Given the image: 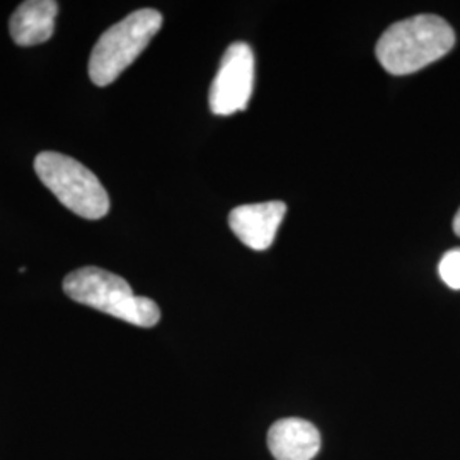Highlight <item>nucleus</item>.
Here are the masks:
<instances>
[{"mask_svg": "<svg viewBox=\"0 0 460 460\" xmlns=\"http://www.w3.org/2000/svg\"><path fill=\"white\" fill-rule=\"evenodd\" d=\"M456 45V33L444 17H410L393 24L376 47L378 64L393 75H408L440 60Z\"/></svg>", "mask_w": 460, "mask_h": 460, "instance_id": "obj_1", "label": "nucleus"}, {"mask_svg": "<svg viewBox=\"0 0 460 460\" xmlns=\"http://www.w3.org/2000/svg\"><path fill=\"white\" fill-rule=\"evenodd\" d=\"M64 292L79 304L138 328H154L161 319V309L152 298L135 296L127 279L96 266L68 273Z\"/></svg>", "mask_w": 460, "mask_h": 460, "instance_id": "obj_2", "label": "nucleus"}, {"mask_svg": "<svg viewBox=\"0 0 460 460\" xmlns=\"http://www.w3.org/2000/svg\"><path fill=\"white\" fill-rule=\"evenodd\" d=\"M161 28L163 14L159 11L140 9L101 34L89 58V77L93 84L106 87L115 83L147 49Z\"/></svg>", "mask_w": 460, "mask_h": 460, "instance_id": "obj_3", "label": "nucleus"}, {"mask_svg": "<svg viewBox=\"0 0 460 460\" xmlns=\"http://www.w3.org/2000/svg\"><path fill=\"white\" fill-rule=\"evenodd\" d=\"M34 171L70 212L87 220H99L110 212L108 191L79 161L58 152H41L34 159Z\"/></svg>", "mask_w": 460, "mask_h": 460, "instance_id": "obj_4", "label": "nucleus"}, {"mask_svg": "<svg viewBox=\"0 0 460 460\" xmlns=\"http://www.w3.org/2000/svg\"><path fill=\"white\" fill-rule=\"evenodd\" d=\"M254 87V53L247 43L237 41L226 49L210 87L208 102L217 116L244 111Z\"/></svg>", "mask_w": 460, "mask_h": 460, "instance_id": "obj_5", "label": "nucleus"}, {"mask_svg": "<svg viewBox=\"0 0 460 460\" xmlns=\"http://www.w3.org/2000/svg\"><path fill=\"white\" fill-rule=\"evenodd\" d=\"M285 214L287 205L283 201L243 205L230 212V230L239 237L244 246L254 251H266L275 243Z\"/></svg>", "mask_w": 460, "mask_h": 460, "instance_id": "obj_6", "label": "nucleus"}, {"mask_svg": "<svg viewBox=\"0 0 460 460\" xmlns=\"http://www.w3.org/2000/svg\"><path fill=\"white\" fill-rule=\"evenodd\" d=\"M268 447L277 460H313L321 448V435L305 420L283 418L270 428Z\"/></svg>", "mask_w": 460, "mask_h": 460, "instance_id": "obj_7", "label": "nucleus"}, {"mask_svg": "<svg viewBox=\"0 0 460 460\" xmlns=\"http://www.w3.org/2000/svg\"><path fill=\"white\" fill-rule=\"evenodd\" d=\"M58 2L28 0L22 2L9 21L11 38L19 47H34L47 43L55 31Z\"/></svg>", "mask_w": 460, "mask_h": 460, "instance_id": "obj_8", "label": "nucleus"}, {"mask_svg": "<svg viewBox=\"0 0 460 460\" xmlns=\"http://www.w3.org/2000/svg\"><path fill=\"white\" fill-rule=\"evenodd\" d=\"M438 273L447 287L460 290V247L445 252L438 263Z\"/></svg>", "mask_w": 460, "mask_h": 460, "instance_id": "obj_9", "label": "nucleus"}, {"mask_svg": "<svg viewBox=\"0 0 460 460\" xmlns=\"http://www.w3.org/2000/svg\"><path fill=\"white\" fill-rule=\"evenodd\" d=\"M452 226H454V232L460 237V208L459 212L454 217V224H452Z\"/></svg>", "mask_w": 460, "mask_h": 460, "instance_id": "obj_10", "label": "nucleus"}]
</instances>
